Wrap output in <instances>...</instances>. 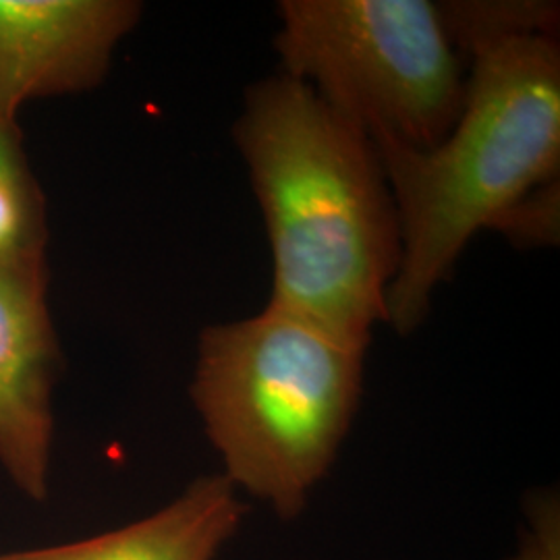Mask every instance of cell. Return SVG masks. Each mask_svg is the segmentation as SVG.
I'll list each match as a JSON object with an SVG mask.
<instances>
[{"label": "cell", "mask_w": 560, "mask_h": 560, "mask_svg": "<svg viewBox=\"0 0 560 560\" xmlns=\"http://www.w3.org/2000/svg\"><path fill=\"white\" fill-rule=\"evenodd\" d=\"M460 115L428 150L374 143L400 231L386 324L413 332L467 243L529 191L559 179L557 38L499 42L469 57Z\"/></svg>", "instance_id": "2"}, {"label": "cell", "mask_w": 560, "mask_h": 560, "mask_svg": "<svg viewBox=\"0 0 560 560\" xmlns=\"http://www.w3.org/2000/svg\"><path fill=\"white\" fill-rule=\"evenodd\" d=\"M0 560H7L4 559V555H0Z\"/></svg>", "instance_id": "12"}, {"label": "cell", "mask_w": 560, "mask_h": 560, "mask_svg": "<svg viewBox=\"0 0 560 560\" xmlns=\"http://www.w3.org/2000/svg\"><path fill=\"white\" fill-rule=\"evenodd\" d=\"M46 201L23 150L20 122L0 119V264L46 268Z\"/></svg>", "instance_id": "8"}, {"label": "cell", "mask_w": 560, "mask_h": 560, "mask_svg": "<svg viewBox=\"0 0 560 560\" xmlns=\"http://www.w3.org/2000/svg\"><path fill=\"white\" fill-rule=\"evenodd\" d=\"M365 351L272 303L201 330L191 400L237 492L300 515L358 411Z\"/></svg>", "instance_id": "3"}, {"label": "cell", "mask_w": 560, "mask_h": 560, "mask_svg": "<svg viewBox=\"0 0 560 560\" xmlns=\"http://www.w3.org/2000/svg\"><path fill=\"white\" fill-rule=\"evenodd\" d=\"M48 270L0 264V465L30 501L50 492L59 345Z\"/></svg>", "instance_id": "6"}, {"label": "cell", "mask_w": 560, "mask_h": 560, "mask_svg": "<svg viewBox=\"0 0 560 560\" xmlns=\"http://www.w3.org/2000/svg\"><path fill=\"white\" fill-rule=\"evenodd\" d=\"M511 560H560L559 501L541 494L529 506V527L520 552Z\"/></svg>", "instance_id": "11"}, {"label": "cell", "mask_w": 560, "mask_h": 560, "mask_svg": "<svg viewBox=\"0 0 560 560\" xmlns=\"http://www.w3.org/2000/svg\"><path fill=\"white\" fill-rule=\"evenodd\" d=\"M559 179L523 196L492 226L517 245H552L559 241Z\"/></svg>", "instance_id": "10"}, {"label": "cell", "mask_w": 560, "mask_h": 560, "mask_svg": "<svg viewBox=\"0 0 560 560\" xmlns=\"http://www.w3.org/2000/svg\"><path fill=\"white\" fill-rule=\"evenodd\" d=\"M222 474L191 481L161 511L96 538L7 552V560H214L245 517Z\"/></svg>", "instance_id": "7"}, {"label": "cell", "mask_w": 560, "mask_h": 560, "mask_svg": "<svg viewBox=\"0 0 560 560\" xmlns=\"http://www.w3.org/2000/svg\"><path fill=\"white\" fill-rule=\"evenodd\" d=\"M272 252L268 303L370 345L400 260L374 143L305 83H254L235 122Z\"/></svg>", "instance_id": "1"}, {"label": "cell", "mask_w": 560, "mask_h": 560, "mask_svg": "<svg viewBox=\"0 0 560 560\" xmlns=\"http://www.w3.org/2000/svg\"><path fill=\"white\" fill-rule=\"evenodd\" d=\"M140 13L131 0H0V119L96 88Z\"/></svg>", "instance_id": "5"}, {"label": "cell", "mask_w": 560, "mask_h": 560, "mask_svg": "<svg viewBox=\"0 0 560 560\" xmlns=\"http://www.w3.org/2000/svg\"><path fill=\"white\" fill-rule=\"evenodd\" d=\"M448 38L471 57L499 42L546 36L559 30V4L540 0H463L439 2Z\"/></svg>", "instance_id": "9"}, {"label": "cell", "mask_w": 560, "mask_h": 560, "mask_svg": "<svg viewBox=\"0 0 560 560\" xmlns=\"http://www.w3.org/2000/svg\"><path fill=\"white\" fill-rule=\"evenodd\" d=\"M280 73L372 143L428 150L460 115L467 75L439 2L282 0Z\"/></svg>", "instance_id": "4"}]
</instances>
